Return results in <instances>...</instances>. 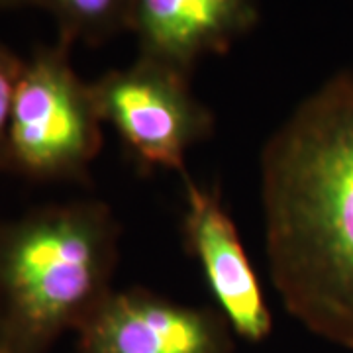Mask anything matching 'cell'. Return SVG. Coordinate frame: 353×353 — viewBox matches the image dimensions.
<instances>
[{"instance_id":"4","label":"cell","mask_w":353,"mask_h":353,"mask_svg":"<svg viewBox=\"0 0 353 353\" xmlns=\"http://www.w3.org/2000/svg\"><path fill=\"white\" fill-rule=\"evenodd\" d=\"M190 73L138 55L90 81L102 124H110L139 171L187 175V155L214 132V114L190 88Z\"/></svg>"},{"instance_id":"9","label":"cell","mask_w":353,"mask_h":353,"mask_svg":"<svg viewBox=\"0 0 353 353\" xmlns=\"http://www.w3.org/2000/svg\"><path fill=\"white\" fill-rule=\"evenodd\" d=\"M24 63V57L0 43V171H8V126Z\"/></svg>"},{"instance_id":"5","label":"cell","mask_w":353,"mask_h":353,"mask_svg":"<svg viewBox=\"0 0 353 353\" xmlns=\"http://www.w3.org/2000/svg\"><path fill=\"white\" fill-rule=\"evenodd\" d=\"M71 353H234L236 334L216 308L152 290H112L75 332Z\"/></svg>"},{"instance_id":"6","label":"cell","mask_w":353,"mask_h":353,"mask_svg":"<svg viewBox=\"0 0 353 353\" xmlns=\"http://www.w3.org/2000/svg\"><path fill=\"white\" fill-rule=\"evenodd\" d=\"M181 179L185 187L183 240L201 267L216 310L236 338L250 343L267 340L273 332V316L220 190L196 183L189 173Z\"/></svg>"},{"instance_id":"10","label":"cell","mask_w":353,"mask_h":353,"mask_svg":"<svg viewBox=\"0 0 353 353\" xmlns=\"http://www.w3.org/2000/svg\"><path fill=\"white\" fill-rule=\"evenodd\" d=\"M24 6H34V0H0V10H12Z\"/></svg>"},{"instance_id":"2","label":"cell","mask_w":353,"mask_h":353,"mask_svg":"<svg viewBox=\"0 0 353 353\" xmlns=\"http://www.w3.org/2000/svg\"><path fill=\"white\" fill-rule=\"evenodd\" d=\"M120 224L97 199L0 224V352L50 353L114 290Z\"/></svg>"},{"instance_id":"8","label":"cell","mask_w":353,"mask_h":353,"mask_svg":"<svg viewBox=\"0 0 353 353\" xmlns=\"http://www.w3.org/2000/svg\"><path fill=\"white\" fill-rule=\"evenodd\" d=\"M50 14L57 28V41L101 46L130 32L134 0H34Z\"/></svg>"},{"instance_id":"7","label":"cell","mask_w":353,"mask_h":353,"mask_svg":"<svg viewBox=\"0 0 353 353\" xmlns=\"http://www.w3.org/2000/svg\"><path fill=\"white\" fill-rule=\"evenodd\" d=\"M259 16V0H134L130 34L139 55L190 73L250 34Z\"/></svg>"},{"instance_id":"1","label":"cell","mask_w":353,"mask_h":353,"mask_svg":"<svg viewBox=\"0 0 353 353\" xmlns=\"http://www.w3.org/2000/svg\"><path fill=\"white\" fill-rule=\"evenodd\" d=\"M267 263L283 306L353 352V73L306 97L265 143Z\"/></svg>"},{"instance_id":"3","label":"cell","mask_w":353,"mask_h":353,"mask_svg":"<svg viewBox=\"0 0 353 353\" xmlns=\"http://www.w3.org/2000/svg\"><path fill=\"white\" fill-rule=\"evenodd\" d=\"M71 48L38 46L26 59L8 126V171L32 181H75L104 143L90 83L77 75Z\"/></svg>"},{"instance_id":"11","label":"cell","mask_w":353,"mask_h":353,"mask_svg":"<svg viewBox=\"0 0 353 353\" xmlns=\"http://www.w3.org/2000/svg\"><path fill=\"white\" fill-rule=\"evenodd\" d=\"M0 353H2V352H0Z\"/></svg>"}]
</instances>
